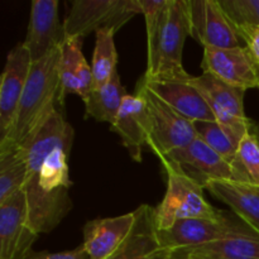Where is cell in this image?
<instances>
[{"mask_svg": "<svg viewBox=\"0 0 259 259\" xmlns=\"http://www.w3.org/2000/svg\"><path fill=\"white\" fill-rule=\"evenodd\" d=\"M75 132L56 109L34 136L19 147L27 162L24 184L28 223L37 234L51 233L72 209L68 156Z\"/></svg>", "mask_w": 259, "mask_h": 259, "instance_id": "6da1fadb", "label": "cell"}, {"mask_svg": "<svg viewBox=\"0 0 259 259\" xmlns=\"http://www.w3.org/2000/svg\"><path fill=\"white\" fill-rule=\"evenodd\" d=\"M61 47L42 60L32 63L27 85L7 139L0 143V151L19 148L48 120L57 109L61 99L58 75Z\"/></svg>", "mask_w": 259, "mask_h": 259, "instance_id": "7a4b0ae2", "label": "cell"}, {"mask_svg": "<svg viewBox=\"0 0 259 259\" xmlns=\"http://www.w3.org/2000/svg\"><path fill=\"white\" fill-rule=\"evenodd\" d=\"M187 37H191L189 0H168L154 29L147 33L148 62L143 77L147 80L189 77L182 62Z\"/></svg>", "mask_w": 259, "mask_h": 259, "instance_id": "3957f363", "label": "cell"}, {"mask_svg": "<svg viewBox=\"0 0 259 259\" xmlns=\"http://www.w3.org/2000/svg\"><path fill=\"white\" fill-rule=\"evenodd\" d=\"M167 174V191L154 207V222L158 230H167L184 219H219L223 211L209 204L204 187L168 159L161 161Z\"/></svg>", "mask_w": 259, "mask_h": 259, "instance_id": "277c9868", "label": "cell"}, {"mask_svg": "<svg viewBox=\"0 0 259 259\" xmlns=\"http://www.w3.org/2000/svg\"><path fill=\"white\" fill-rule=\"evenodd\" d=\"M137 95L146 101L151 121V133L147 146L159 159L174 151L189 146L197 137L194 121L177 113L159 98L143 80L137 85Z\"/></svg>", "mask_w": 259, "mask_h": 259, "instance_id": "5b68a950", "label": "cell"}, {"mask_svg": "<svg viewBox=\"0 0 259 259\" xmlns=\"http://www.w3.org/2000/svg\"><path fill=\"white\" fill-rule=\"evenodd\" d=\"M142 13L139 0H73L63 22V37L83 39L91 32H118Z\"/></svg>", "mask_w": 259, "mask_h": 259, "instance_id": "8992f818", "label": "cell"}, {"mask_svg": "<svg viewBox=\"0 0 259 259\" xmlns=\"http://www.w3.org/2000/svg\"><path fill=\"white\" fill-rule=\"evenodd\" d=\"M187 81L204 96L215 120L237 143H240L243 137L249 133L254 125L245 115V90L234 88L210 73H202L201 76L190 75Z\"/></svg>", "mask_w": 259, "mask_h": 259, "instance_id": "52a82bcc", "label": "cell"}, {"mask_svg": "<svg viewBox=\"0 0 259 259\" xmlns=\"http://www.w3.org/2000/svg\"><path fill=\"white\" fill-rule=\"evenodd\" d=\"M249 227L234 212L223 211L219 219H184L167 230H158L161 243L172 252L224 239Z\"/></svg>", "mask_w": 259, "mask_h": 259, "instance_id": "ba28073f", "label": "cell"}, {"mask_svg": "<svg viewBox=\"0 0 259 259\" xmlns=\"http://www.w3.org/2000/svg\"><path fill=\"white\" fill-rule=\"evenodd\" d=\"M191 37L202 47H243L238 28L219 0H189Z\"/></svg>", "mask_w": 259, "mask_h": 259, "instance_id": "9c48e42d", "label": "cell"}, {"mask_svg": "<svg viewBox=\"0 0 259 259\" xmlns=\"http://www.w3.org/2000/svg\"><path fill=\"white\" fill-rule=\"evenodd\" d=\"M38 237L28 223L24 191L0 204V259L27 258Z\"/></svg>", "mask_w": 259, "mask_h": 259, "instance_id": "30bf717a", "label": "cell"}, {"mask_svg": "<svg viewBox=\"0 0 259 259\" xmlns=\"http://www.w3.org/2000/svg\"><path fill=\"white\" fill-rule=\"evenodd\" d=\"M201 68L224 82L243 89H259V65L245 46L234 48L205 47Z\"/></svg>", "mask_w": 259, "mask_h": 259, "instance_id": "8fae6325", "label": "cell"}, {"mask_svg": "<svg viewBox=\"0 0 259 259\" xmlns=\"http://www.w3.org/2000/svg\"><path fill=\"white\" fill-rule=\"evenodd\" d=\"M163 159L174 162L185 174L205 187L210 181H237L238 175L234 167L228 163L211 147L196 137L189 146L174 151Z\"/></svg>", "mask_w": 259, "mask_h": 259, "instance_id": "7c38bea8", "label": "cell"}, {"mask_svg": "<svg viewBox=\"0 0 259 259\" xmlns=\"http://www.w3.org/2000/svg\"><path fill=\"white\" fill-rule=\"evenodd\" d=\"M32 63L29 52L23 43L8 53L0 83V143L7 139L12 129Z\"/></svg>", "mask_w": 259, "mask_h": 259, "instance_id": "4fadbf2b", "label": "cell"}, {"mask_svg": "<svg viewBox=\"0 0 259 259\" xmlns=\"http://www.w3.org/2000/svg\"><path fill=\"white\" fill-rule=\"evenodd\" d=\"M63 27L58 20L57 0H33L24 47L32 62L42 60L62 45Z\"/></svg>", "mask_w": 259, "mask_h": 259, "instance_id": "5bb4252c", "label": "cell"}, {"mask_svg": "<svg viewBox=\"0 0 259 259\" xmlns=\"http://www.w3.org/2000/svg\"><path fill=\"white\" fill-rule=\"evenodd\" d=\"M137 222L136 211L121 217L95 219L83 227V243L90 259H108L128 239Z\"/></svg>", "mask_w": 259, "mask_h": 259, "instance_id": "9a60e30c", "label": "cell"}, {"mask_svg": "<svg viewBox=\"0 0 259 259\" xmlns=\"http://www.w3.org/2000/svg\"><path fill=\"white\" fill-rule=\"evenodd\" d=\"M128 239L108 259H172V250L161 243L154 222V209L142 205Z\"/></svg>", "mask_w": 259, "mask_h": 259, "instance_id": "2e32d148", "label": "cell"}, {"mask_svg": "<svg viewBox=\"0 0 259 259\" xmlns=\"http://www.w3.org/2000/svg\"><path fill=\"white\" fill-rule=\"evenodd\" d=\"M111 132L118 134L121 143L136 162L143 159V147L147 146L151 133V121L146 101L139 95H126L123 100Z\"/></svg>", "mask_w": 259, "mask_h": 259, "instance_id": "e0dca14e", "label": "cell"}, {"mask_svg": "<svg viewBox=\"0 0 259 259\" xmlns=\"http://www.w3.org/2000/svg\"><path fill=\"white\" fill-rule=\"evenodd\" d=\"M58 75L61 82L60 103L63 105L67 95H78L85 103L94 89L93 70L82 53V39L65 38L61 45Z\"/></svg>", "mask_w": 259, "mask_h": 259, "instance_id": "ac0fdd59", "label": "cell"}, {"mask_svg": "<svg viewBox=\"0 0 259 259\" xmlns=\"http://www.w3.org/2000/svg\"><path fill=\"white\" fill-rule=\"evenodd\" d=\"M189 77L184 80H147L142 77V80L159 98L189 120L194 123L217 121L204 96L187 81Z\"/></svg>", "mask_w": 259, "mask_h": 259, "instance_id": "d6986e66", "label": "cell"}, {"mask_svg": "<svg viewBox=\"0 0 259 259\" xmlns=\"http://www.w3.org/2000/svg\"><path fill=\"white\" fill-rule=\"evenodd\" d=\"M172 259H259V234L248 227L224 239L172 252Z\"/></svg>", "mask_w": 259, "mask_h": 259, "instance_id": "ffe728a7", "label": "cell"}, {"mask_svg": "<svg viewBox=\"0 0 259 259\" xmlns=\"http://www.w3.org/2000/svg\"><path fill=\"white\" fill-rule=\"evenodd\" d=\"M204 189L227 204L237 217L259 234V186L237 181H210Z\"/></svg>", "mask_w": 259, "mask_h": 259, "instance_id": "44dd1931", "label": "cell"}, {"mask_svg": "<svg viewBox=\"0 0 259 259\" xmlns=\"http://www.w3.org/2000/svg\"><path fill=\"white\" fill-rule=\"evenodd\" d=\"M126 95L129 94H126V89L121 85L120 76L116 72L106 85L91 91L85 101L86 116L103 123H110L111 125L115 121Z\"/></svg>", "mask_w": 259, "mask_h": 259, "instance_id": "7402d4cb", "label": "cell"}, {"mask_svg": "<svg viewBox=\"0 0 259 259\" xmlns=\"http://www.w3.org/2000/svg\"><path fill=\"white\" fill-rule=\"evenodd\" d=\"M114 34L115 32L110 29H103L95 33V50L91 66L94 89L103 88L118 72V52L114 42Z\"/></svg>", "mask_w": 259, "mask_h": 259, "instance_id": "603a6c76", "label": "cell"}, {"mask_svg": "<svg viewBox=\"0 0 259 259\" xmlns=\"http://www.w3.org/2000/svg\"><path fill=\"white\" fill-rule=\"evenodd\" d=\"M27 162L18 148L0 151V204L24 189Z\"/></svg>", "mask_w": 259, "mask_h": 259, "instance_id": "cb8c5ba5", "label": "cell"}, {"mask_svg": "<svg viewBox=\"0 0 259 259\" xmlns=\"http://www.w3.org/2000/svg\"><path fill=\"white\" fill-rule=\"evenodd\" d=\"M233 167L237 171L238 182L259 186V141L253 128L240 141Z\"/></svg>", "mask_w": 259, "mask_h": 259, "instance_id": "d4e9b609", "label": "cell"}, {"mask_svg": "<svg viewBox=\"0 0 259 259\" xmlns=\"http://www.w3.org/2000/svg\"><path fill=\"white\" fill-rule=\"evenodd\" d=\"M194 124L197 137L220 154L228 163L234 166L239 143H237L218 121H195Z\"/></svg>", "mask_w": 259, "mask_h": 259, "instance_id": "484cf974", "label": "cell"}, {"mask_svg": "<svg viewBox=\"0 0 259 259\" xmlns=\"http://www.w3.org/2000/svg\"><path fill=\"white\" fill-rule=\"evenodd\" d=\"M220 5L237 27H259V0H219Z\"/></svg>", "mask_w": 259, "mask_h": 259, "instance_id": "4316f807", "label": "cell"}, {"mask_svg": "<svg viewBox=\"0 0 259 259\" xmlns=\"http://www.w3.org/2000/svg\"><path fill=\"white\" fill-rule=\"evenodd\" d=\"M237 28L243 43L249 50L255 62L259 65V27H255V25H242V27Z\"/></svg>", "mask_w": 259, "mask_h": 259, "instance_id": "83f0119b", "label": "cell"}, {"mask_svg": "<svg viewBox=\"0 0 259 259\" xmlns=\"http://www.w3.org/2000/svg\"><path fill=\"white\" fill-rule=\"evenodd\" d=\"M24 259H90L82 245L75 248L72 250H65V252H32Z\"/></svg>", "mask_w": 259, "mask_h": 259, "instance_id": "f1b7e54d", "label": "cell"}, {"mask_svg": "<svg viewBox=\"0 0 259 259\" xmlns=\"http://www.w3.org/2000/svg\"><path fill=\"white\" fill-rule=\"evenodd\" d=\"M253 132H254L255 136H257V138L259 141V125L258 124H254V125H253Z\"/></svg>", "mask_w": 259, "mask_h": 259, "instance_id": "f546056e", "label": "cell"}, {"mask_svg": "<svg viewBox=\"0 0 259 259\" xmlns=\"http://www.w3.org/2000/svg\"><path fill=\"white\" fill-rule=\"evenodd\" d=\"M258 125H259V123H258Z\"/></svg>", "mask_w": 259, "mask_h": 259, "instance_id": "4dcf8cb0", "label": "cell"}]
</instances>
